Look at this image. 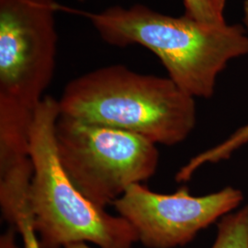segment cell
I'll use <instances>...</instances> for the list:
<instances>
[{
    "label": "cell",
    "instance_id": "30bf717a",
    "mask_svg": "<svg viewBox=\"0 0 248 248\" xmlns=\"http://www.w3.org/2000/svg\"><path fill=\"white\" fill-rule=\"evenodd\" d=\"M12 226L16 227L18 233L21 235L23 248H42L31 223V216L30 211L23 212L17 216Z\"/></svg>",
    "mask_w": 248,
    "mask_h": 248
},
{
    "label": "cell",
    "instance_id": "52a82bcc",
    "mask_svg": "<svg viewBox=\"0 0 248 248\" xmlns=\"http://www.w3.org/2000/svg\"><path fill=\"white\" fill-rule=\"evenodd\" d=\"M248 143V124L238 128L229 135L225 140L217 145L203 151L188 160L186 164L177 171L176 180L177 182L188 181L196 172L209 164H217L231 156Z\"/></svg>",
    "mask_w": 248,
    "mask_h": 248
},
{
    "label": "cell",
    "instance_id": "7a4b0ae2",
    "mask_svg": "<svg viewBox=\"0 0 248 248\" xmlns=\"http://www.w3.org/2000/svg\"><path fill=\"white\" fill-rule=\"evenodd\" d=\"M60 114L138 134L155 144L185 141L197 124L195 98L169 78L100 67L71 80L58 99Z\"/></svg>",
    "mask_w": 248,
    "mask_h": 248
},
{
    "label": "cell",
    "instance_id": "5bb4252c",
    "mask_svg": "<svg viewBox=\"0 0 248 248\" xmlns=\"http://www.w3.org/2000/svg\"><path fill=\"white\" fill-rule=\"evenodd\" d=\"M79 1H84V0H79Z\"/></svg>",
    "mask_w": 248,
    "mask_h": 248
},
{
    "label": "cell",
    "instance_id": "6da1fadb",
    "mask_svg": "<svg viewBox=\"0 0 248 248\" xmlns=\"http://www.w3.org/2000/svg\"><path fill=\"white\" fill-rule=\"evenodd\" d=\"M89 18L107 44L142 45L155 53L178 88L193 98H210L228 63L248 54L244 26H211L186 15L172 17L144 5L114 6L78 12Z\"/></svg>",
    "mask_w": 248,
    "mask_h": 248
},
{
    "label": "cell",
    "instance_id": "4fadbf2b",
    "mask_svg": "<svg viewBox=\"0 0 248 248\" xmlns=\"http://www.w3.org/2000/svg\"><path fill=\"white\" fill-rule=\"evenodd\" d=\"M64 248H92L91 247H89V244L87 243H75V244H71V245H68L67 247H65Z\"/></svg>",
    "mask_w": 248,
    "mask_h": 248
},
{
    "label": "cell",
    "instance_id": "8fae6325",
    "mask_svg": "<svg viewBox=\"0 0 248 248\" xmlns=\"http://www.w3.org/2000/svg\"><path fill=\"white\" fill-rule=\"evenodd\" d=\"M17 232L18 231L16 227L10 226L9 229L0 236V248H20L17 244Z\"/></svg>",
    "mask_w": 248,
    "mask_h": 248
},
{
    "label": "cell",
    "instance_id": "7c38bea8",
    "mask_svg": "<svg viewBox=\"0 0 248 248\" xmlns=\"http://www.w3.org/2000/svg\"><path fill=\"white\" fill-rule=\"evenodd\" d=\"M244 16H243V20H244V28L247 31L248 35V0H245L244 2Z\"/></svg>",
    "mask_w": 248,
    "mask_h": 248
},
{
    "label": "cell",
    "instance_id": "5b68a950",
    "mask_svg": "<svg viewBox=\"0 0 248 248\" xmlns=\"http://www.w3.org/2000/svg\"><path fill=\"white\" fill-rule=\"evenodd\" d=\"M62 168L80 192L105 209L134 184L155 175L156 144L117 128L59 116L54 129Z\"/></svg>",
    "mask_w": 248,
    "mask_h": 248
},
{
    "label": "cell",
    "instance_id": "ba28073f",
    "mask_svg": "<svg viewBox=\"0 0 248 248\" xmlns=\"http://www.w3.org/2000/svg\"><path fill=\"white\" fill-rule=\"evenodd\" d=\"M211 248H248V204L218 222L216 238Z\"/></svg>",
    "mask_w": 248,
    "mask_h": 248
},
{
    "label": "cell",
    "instance_id": "277c9868",
    "mask_svg": "<svg viewBox=\"0 0 248 248\" xmlns=\"http://www.w3.org/2000/svg\"><path fill=\"white\" fill-rule=\"evenodd\" d=\"M55 0H0V139L26 142L53 79L58 35Z\"/></svg>",
    "mask_w": 248,
    "mask_h": 248
},
{
    "label": "cell",
    "instance_id": "3957f363",
    "mask_svg": "<svg viewBox=\"0 0 248 248\" xmlns=\"http://www.w3.org/2000/svg\"><path fill=\"white\" fill-rule=\"evenodd\" d=\"M60 116L58 100L45 96L30 131L32 176L29 190L31 223L42 248L75 243L99 248H132L138 242L133 226L120 215L91 202L72 182L59 159L54 137Z\"/></svg>",
    "mask_w": 248,
    "mask_h": 248
},
{
    "label": "cell",
    "instance_id": "9c48e42d",
    "mask_svg": "<svg viewBox=\"0 0 248 248\" xmlns=\"http://www.w3.org/2000/svg\"><path fill=\"white\" fill-rule=\"evenodd\" d=\"M185 15L197 21L219 26L226 23L224 11L226 0H183Z\"/></svg>",
    "mask_w": 248,
    "mask_h": 248
},
{
    "label": "cell",
    "instance_id": "8992f818",
    "mask_svg": "<svg viewBox=\"0 0 248 248\" xmlns=\"http://www.w3.org/2000/svg\"><path fill=\"white\" fill-rule=\"evenodd\" d=\"M243 201L242 190L231 186L193 196L186 187L162 194L134 184L112 205L144 247L175 248L188 244L201 231L237 210Z\"/></svg>",
    "mask_w": 248,
    "mask_h": 248
}]
</instances>
